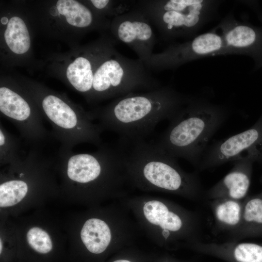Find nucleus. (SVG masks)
I'll list each match as a JSON object with an SVG mask.
<instances>
[{"instance_id": "obj_9", "label": "nucleus", "mask_w": 262, "mask_h": 262, "mask_svg": "<svg viewBox=\"0 0 262 262\" xmlns=\"http://www.w3.org/2000/svg\"><path fill=\"white\" fill-rule=\"evenodd\" d=\"M196 252L226 262H262V244L234 241L224 242H195Z\"/></svg>"}, {"instance_id": "obj_10", "label": "nucleus", "mask_w": 262, "mask_h": 262, "mask_svg": "<svg viewBox=\"0 0 262 262\" xmlns=\"http://www.w3.org/2000/svg\"><path fill=\"white\" fill-rule=\"evenodd\" d=\"M203 1L200 0H170L162 6V25L168 30L189 29L199 22Z\"/></svg>"}, {"instance_id": "obj_19", "label": "nucleus", "mask_w": 262, "mask_h": 262, "mask_svg": "<svg viewBox=\"0 0 262 262\" xmlns=\"http://www.w3.org/2000/svg\"><path fill=\"white\" fill-rule=\"evenodd\" d=\"M20 144L17 138L9 132L0 123V163L8 165L16 163L21 158Z\"/></svg>"}, {"instance_id": "obj_18", "label": "nucleus", "mask_w": 262, "mask_h": 262, "mask_svg": "<svg viewBox=\"0 0 262 262\" xmlns=\"http://www.w3.org/2000/svg\"><path fill=\"white\" fill-rule=\"evenodd\" d=\"M56 7L59 13L64 16L67 22L71 25L83 28L92 23L91 11L76 0H59Z\"/></svg>"}, {"instance_id": "obj_22", "label": "nucleus", "mask_w": 262, "mask_h": 262, "mask_svg": "<svg viewBox=\"0 0 262 262\" xmlns=\"http://www.w3.org/2000/svg\"><path fill=\"white\" fill-rule=\"evenodd\" d=\"M93 5L97 9H102L105 8L109 2L108 0H92Z\"/></svg>"}, {"instance_id": "obj_8", "label": "nucleus", "mask_w": 262, "mask_h": 262, "mask_svg": "<svg viewBox=\"0 0 262 262\" xmlns=\"http://www.w3.org/2000/svg\"><path fill=\"white\" fill-rule=\"evenodd\" d=\"M254 162L249 158L234 161L229 172L206 191L204 196L210 200L218 198L243 200L247 196Z\"/></svg>"}, {"instance_id": "obj_13", "label": "nucleus", "mask_w": 262, "mask_h": 262, "mask_svg": "<svg viewBox=\"0 0 262 262\" xmlns=\"http://www.w3.org/2000/svg\"><path fill=\"white\" fill-rule=\"evenodd\" d=\"M80 237L88 253L92 256H99L108 248L111 233L109 226L104 221L93 218L84 223Z\"/></svg>"}, {"instance_id": "obj_24", "label": "nucleus", "mask_w": 262, "mask_h": 262, "mask_svg": "<svg viewBox=\"0 0 262 262\" xmlns=\"http://www.w3.org/2000/svg\"><path fill=\"white\" fill-rule=\"evenodd\" d=\"M111 262H133L127 259H118L112 261Z\"/></svg>"}, {"instance_id": "obj_26", "label": "nucleus", "mask_w": 262, "mask_h": 262, "mask_svg": "<svg viewBox=\"0 0 262 262\" xmlns=\"http://www.w3.org/2000/svg\"><path fill=\"white\" fill-rule=\"evenodd\" d=\"M164 262H174L173 261H170V260H166Z\"/></svg>"}, {"instance_id": "obj_12", "label": "nucleus", "mask_w": 262, "mask_h": 262, "mask_svg": "<svg viewBox=\"0 0 262 262\" xmlns=\"http://www.w3.org/2000/svg\"><path fill=\"white\" fill-rule=\"evenodd\" d=\"M215 225L217 228L228 232L229 236L238 229L243 211V200L218 198L210 200Z\"/></svg>"}, {"instance_id": "obj_6", "label": "nucleus", "mask_w": 262, "mask_h": 262, "mask_svg": "<svg viewBox=\"0 0 262 262\" xmlns=\"http://www.w3.org/2000/svg\"><path fill=\"white\" fill-rule=\"evenodd\" d=\"M0 111L32 147H40L49 140L50 134L43 124L41 114L21 95L6 86L0 88Z\"/></svg>"}, {"instance_id": "obj_17", "label": "nucleus", "mask_w": 262, "mask_h": 262, "mask_svg": "<svg viewBox=\"0 0 262 262\" xmlns=\"http://www.w3.org/2000/svg\"><path fill=\"white\" fill-rule=\"evenodd\" d=\"M150 25L137 20H125L120 23L117 35L122 42L131 45H143L150 41L152 36Z\"/></svg>"}, {"instance_id": "obj_1", "label": "nucleus", "mask_w": 262, "mask_h": 262, "mask_svg": "<svg viewBox=\"0 0 262 262\" xmlns=\"http://www.w3.org/2000/svg\"><path fill=\"white\" fill-rule=\"evenodd\" d=\"M185 102L175 92L163 88L123 96L105 109L90 113L102 131L117 133L119 140H144L159 122L170 120Z\"/></svg>"}, {"instance_id": "obj_15", "label": "nucleus", "mask_w": 262, "mask_h": 262, "mask_svg": "<svg viewBox=\"0 0 262 262\" xmlns=\"http://www.w3.org/2000/svg\"><path fill=\"white\" fill-rule=\"evenodd\" d=\"M66 77L72 86L82 93L90 92L94 74L90 61L85 57L77 58L67 67Z\"/></svg>"}, {"instance_id": "obj_4", "label": "nucleus", "mask_w": 262, "mask_h": 262, "mask_svg": "<svg viewBox=\"0 0 262 262\" xmlns=\"http://www.w3.org/2000/svg\"><path fill=\"white\" fill-rule=\"evenodd\" d=\"M124 164L117 146L101 144L92 152L75 153L72 149L61 147L55 165L62 174L66 189L76 191L100 183L106 176Z\"/></svg>"}, {"instance_id": "obj_2", "label": "nucleus", "mask_w": 262, "mask_h": 262, "mask_svg": "<svg viewBox=\"0 0 262 262\" xmlns=\"http://www.w3.org/2000/svg\"><path fill=\"white\" fill-rule=\"evenodd\" d=\"M228 116L219 106L190 101L154 142L170 156L184 159L197 167L210 140Z\"/></svg>"}, {"instance_id": "obj_5", "label": "nucleus", "mask_w": 262, "mask_h": 262, "mask_svg": "<svg viewBox=\"0 0 262 262\" xmlns=\"http://www.w3.org/2000/svg\"><path fill=\"white\" fill-rule=\"evenodd\" d=\"M246 158L262 160V116L248 129L208 146L197 168L202 171Z\"/></svg>"}, {"instance_id": "obj_7", "label": "nucleus", "mask_w": 262, "mask_h": 262, "mask_svg": "<svg viewBox=\"0 0 262 262\" xmlns=\"http://www.w3.org/2000/svg\"><path fill=\"white\" fill-rule=\"evenodd\" d=\"M126 65L120 59H111L104 62L94 74L90 92L102 96H124L139 88H151V83L146 79L128 76Z\"/></svg>"}, {"instance_id": "obj_25", "label": "nucleus", "mask_w": 262, "mask_h": 262, "mask_svg": "<svg viewBox=\"0 0 262 262\" xmlns=\"http://www.w3.org/2000/svg\"><path fill=\"white\" fill-rule=\"evenodd\" d=\"M9 21L8 18L6 17H3L0 19L1 23L3 25H5L6 24H8Z\"/></svg>"}, {"instance_id": "obj_21", "label": "nucleus", "mask_w": 262, "mask_h": 262, "mask_svg": "<svg viewBox=\"0 0 262 262\" xmlns=\"http://www.w3.org/2000/svg\"><path fill=\"white\" fill-rule=\"evenodd\" d=\"M256 38V33L251 28L245 25L237 26L228 32L226 41L229 46L241 48L251 45Z\"/></svg>"}, {"instance_id": "obj_3", "label": "nucleus", "mask_w": 262, "mask_h": 262, "mask_svg": "<svg viewBox=\"0 0 262 262\" xmlns=\"http://www.w3.org/2000/svg\"><path fill=\"white\" fill-rule=\"evenodd\" d=\"M117 146L124 164L140 171L143 179L153 186L169 191L186 193L196 198L204 196L197 174L182 172L176 159L168 155L154 141L119 140Z\"/></svg>"}, {"instance_id": "obj_16", "label": "nucleus", "mask_w": 262, "mask_h": 262, "mask_svg": "<svg viewBox=\"0 0 262 262\" xmlns=\"http://www.w3.org/2000/svg\"><path fill=\"white\" fill-rule=\"evenodd\" d=\"M5 42L12 51L23 54L29 49L31 41L29 33L23 20L19 17H12L4 33Z\"/></svg>"}, {"instance_id": "obj_23", "label": "nucleus", "mask_w": 262, "mask_h": 262, "mask_svg": "<svg viewBox=\"0 0 262 262\" xmlns=\"http://www.w3.org/2000/svg\"><path fill=\"white\" fill-rule=\"evenodd\" d=\"M162 233L165 240H167L171 234L170 231L166 229H163Z\"/></svg>"}, {"instance_id": "obj_20", "label": "nucleus", "mask_w": 262, "mask_h": 262, "mask_svg": "<svg viewBox=\"0 0 262 262\" xmlns=\"http://www.w3.org/2000/svg\"><path fill=\"white\" fill-rule=\"evenodd\" d=\"M222 46L221 38L213 33H205L196 37L192 42V51L197 55H206L219 50Z\"/></svg>"}, {"instance_id": "obj_11", "label": "nucleus", "mask_w": 262, "mask_h": 262, "mask_svg": "<svg viewBox=\"0 0 262 262\" xmlns=\"http://www.w3.org/2000/svg\"><path fill=\"white\" fill-rule=\"evenodd\" d=\"M262 237V191L247 196L243 200V211L240 226L229 236V241Z\"/></svg>"}, {"instance_id": "obj_14", "label": "nucleus", "mask_w": 262, "mask_h": 262, "mask_svg": "<svg viewBox=\"0 0 262 262\" xmlns=\"http://www.w3.org/2000/svg\"><path fill=\"white\" fill-rule=\"evenodd\" d=\"M143 212L146 219L151 224L159 225L163 229L170 232L181 230L185 224L184 221L177 213L170 211L163 202L152 200L145 203Z\"/></svg>"}]
</instances>
